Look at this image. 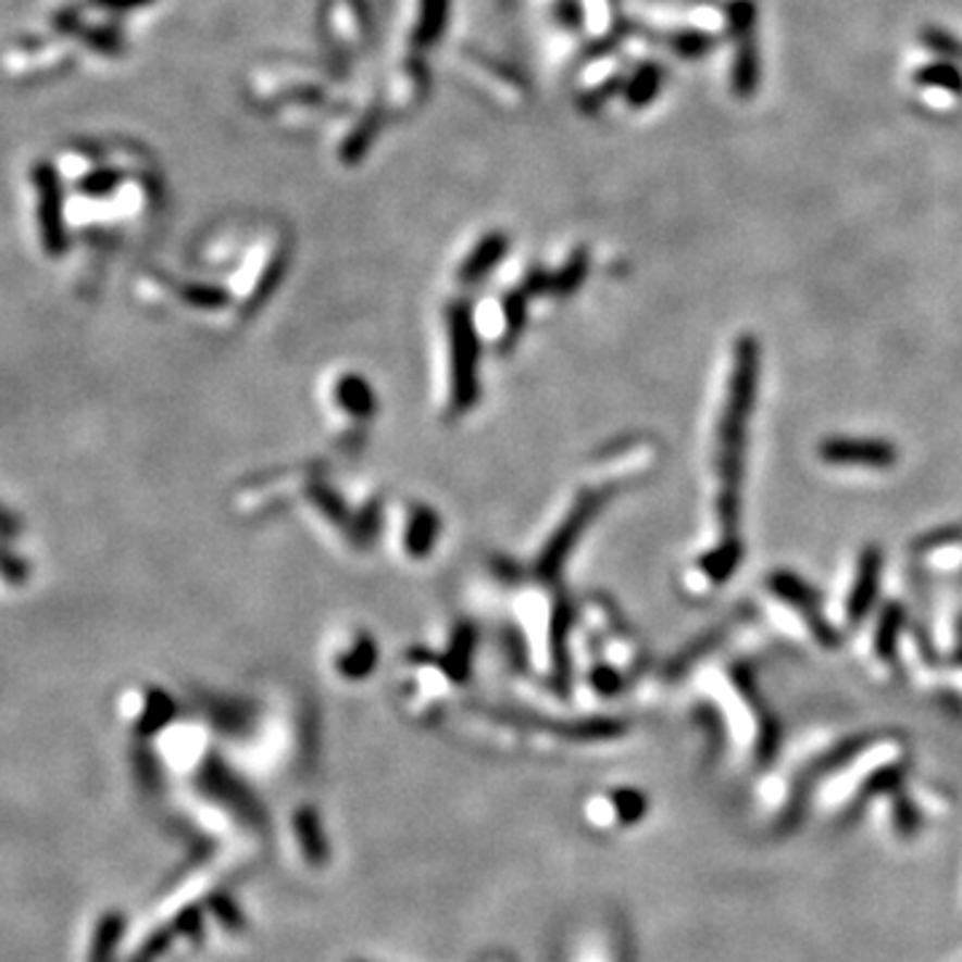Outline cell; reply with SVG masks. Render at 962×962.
Segmentation results:
<instances>
[{"label":"cell","mask_w":962,"mask_h":962,"mask_svg":"<svg viewBox=\"0 0 962 962\" xmlns=\"http://www.w3.org/2000/svg\"><path fill=\"white\" fill-rule=\"evenodd\" d=\"M757 383V346L751 337H744L738 346L736 377H733V396L727 407L725 428H722V498H720V516L727 533L733 535L736 529L738 513V476H740V449H744V423L749 412L751 399H754Z\"/></svg>","instance_id":"6da1fadb"},{"label":"cell","mask_w":962,"mask_h":962,"mask_svg":"<svg viewBox=\"0 0 962 962\" xmlns=\"http://www.w3.org/2000/svg\"><path fill=\"white\" fill-rule=\"evenodd\" d=\"M35 192H38V227L40 241L51 257L67 249V225H64V190L54 163L40 161L33 168Z\"/></svg>","instance_id":"7a4b0ae2"},{"label":"cell","mask_w":962,"mask_h":962,"mask_svg":"<svg viewBox=\"0 0 962 962\" xmlns=\"http://www.w3.org/2000/svg\"><path fill=\"white\" fill-rule=\"evenodd\" d=\"M829 463H859V465H890L896 460L894 447L872 439H832L821 449Z\"/></svg>","instance_id":"3957f363"},{"label":"cell","mask_w":962,"mask_h":962,"mask_svg":"<svg viewBox=\"0 0 962 962\" xmlns=\"http://www.w3.org/2000/svg\"><path fill=\"white\" fill-rule=\"evenodd\" d=\"M733 95L740 99H751L760 89L762 67H760V49H757L754 35L738 40L736 64H733Z\"/></svg>","instance_id":"277c9868"},{"label":"cell","mask_w":962,"mask_h":962,"mask_svg":"<svg viewBox=\"0 0 962 962\" xmlns=\"http://www.w3.org/2000/svg\"><path fill=\"white\" fill-rule=\"evenodd\" d=\"M449 11H452V0H420L417 25L412 30V43L417 49H434L439 43L447 30Z\"/></svg>","instance_id":"5b68a950"},{"label":"cell","mask_w":962,"mask_h":962,"mask_svg":"<svg viewBox=\"0 0 962 962\" xmlns=\"http://www.w3.org/2000/svg\"><path fill=\"white\" fill-rule=\"evenodd\" d=\"M663 80H666V70H663L658 62H645L641 67H637V73L626 80V89H623L626 102L637 110L647 108L652 99L661 95Z\"/></svg>","instance_id":"8992f818"},{"label":"cell","mask_w":962,"mask_h":962,"mask_svg":"<svg viewBox=\"0 0 962 962\" xmlns=\"http://www.w3.org/2000/svg\"><path fill=\"white\" fill-rule=\"evenodd\" d=\"M914 84L923 86V89H941L949 91V95H962V70L947 60L930 62L928 67H920L914 73Z\"/></svg>","instance_id":"52a82bcc"},{"label":"cell","mask_w":962,"mask_h":962,"mask_svg":"<svg viewBox=\"0 0 962 962\" xmlns=\"http://www.w3.org/2000/svg\"><path fill=\"white\" fill-rule=\"evenodd\" d=\"M505 247H509V241H505L503 233H489L479 247H476V252L468 257V262H465V267H463V276L465 278L482 276L484 271H489L492 265H498L500 257L505 254Z\"/></svg>","instance_id":"ba28073f"},{"label":"cell","mask_w":962,"mask_h":962,"mask_svg":"<svg viewBox=\"0 0 962 962\" xmlns=\"http://www.w3.org/2000/svg\"><path fill=\"white\" fill-rule=\"evenodd\" d=\"M716 38L701 30H679L669 35V49L682 60H701V57L714 51Z\"/></svg>","instance_id":"9c48e42d"},{"label":"cell","mask_w":962,"mask_h":962,"mask_svg":"<svg viewBox=\"0 0 962 962\" xmlns=\"http://www.w3.org/2000/svg\"><path fill=\"white\" fill-rule=\"evenodd\" d=\"M727 14V35L733 40L751 38L757 33V3L754 0H730L725 5Z\"/></svg>","instance_id":"30bf717a"},{"label":"cell","mask_w":962,"mask_h":962,"mask_svg":"<svg viewBox=\"0 0 962 962\" xmlns=\"http://www.w3.org/2000/svg\"><path fill=\"white\" fill-rule=\"evenodd\" d=\"M920 40H923L925 49L933 51V54H938L941 60L954 62V64L962 62V40L954 38V35L949 30H944V27H933V25L923 27Z\"/></svg>","instance_id":"8fae6325"},{"label":"cell","mask_w":962,"mask_h":962,"mask_svg":"<svg viewBox=\"0 0 962 962\" xmlns=\"http://www.w3.org/2000/svg\"><path fill=\"white\" fill-rule=\"evenodd\" d=\"M377 128H380V121H377V113H372L370 118L361 121L359 128H355V132L351 134V137L346 139V145H342L340 159L346 161V163H355V161L364 159L366 150H370V145H372V139L377 137Z\"/></svg>","instance_id":"7c38bea8"},{"label":"cell","mask_w":962,"mask_h":962,"mask_svg":"<svg viewBox=\"0 0 962 962\" xmlns=\"http://www.w3.org/2000/svg\"><path fill=\"white\" fill-rule=\"evenodd\" d=\"M877 570H879V557L866 553L864 567H861V575H859V588H855L853 599H850V617L864 615L869 602H872L874 586H877Z\"/></svg>","instance_id":"4fadbf2b"},{"label":"cell","mask_w":962,"mask_h":962,"mask_svg":"<svg viewBox=\"0 0 962 962\" xmlns=\"http://www.w3.org/2000/svg\"><path fill=\"white\" fill-rule=\"evenodd\" d=\"M121 183H124V174H121V168L102 166V168H95V172L86 174V177L78 183V190L89 198H108L110 192H115V188H118Z\"/></svg>","instance_id":"5bb4252c"},{"label":"cell","mask_w":962,"mask_h":962,"mask_svg":"<svg viewBox=\"0 0 962 962\" xmlns=\"http://www.w3.org/2000/svg\"><path fill=\"white\" fill-rule=\"evenodd\" d=\"M621 89H626V78H610L608 84H602L599 89L586 91V95L580 97V110L583 113H597V110L602 108L604 102H610Z\"/></svg>","instance_id":"9a60e30c"},{"label":"cell","mask_w":962,"mask_h":962,"mask_svg":"<svg viewBox=\"0 0 962 962\" xmlns=\"http://www.w3.org/2000/svg\"><path fill=\"white\" fill-rule=\"evenodd\" d=\"M84 38L91 49L102 51V54H118V51L124 49V40H121V35L115 33L113 27H97V30H86Z\"/></svg>","instance_id":"2e32d148"},{"label":"cell","mask_w":962,"mask_h":962,"mask_svg":"<svg viewBox=\"0 0 962 962\" xmlns=\"http://www.w3.org/2000/svg\"><path fill=\"white\" fill-rule=\"evenodd\" d=\"M557 20L562 22L567 30H580L583 27V5L580 0H557Z\"/></svg>","instance_id":"e0dca14e"},{"label":"cell","mask_w":962,"mask_h":962,"mask_svg":"<svg viewBox=\"0 0 962 962\" xmlns=\"http://www.w3.org/2000/svg\"><path fill=\"white\" fill-rule=\"evenodd\" d=\"M95 9L102 11H134V9H142V5L155 3V0H89Z\"/></svg>","instance_id":"ac0fdd59"}]
</instances>
